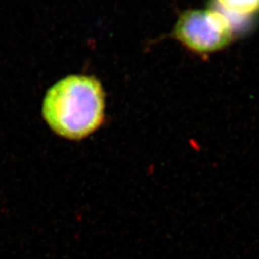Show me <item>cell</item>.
I'll use <instances>...</instances> for the list:
<instances>
[{"instance_id": "6da1fadb", "label": "cell", "mask_w": 259, "mask_h": 259, "mask_svg": "<svg viewBox=\"0 0 259 259\" xmlns=\"http://www.w3.org/2000/svg\"><path fill=\"white\" fill-rule=\"evenodd\" d=\"M106 94L102 83L89 75H69L46 93L41 113L57 136L80 140L91 136L105 120Z\"/></svg>"}, {"instance_id": "7a4b0ae2", "label": "cell", "mask_w": 259, "mask_h": 259, "mask_svg": "<svg viewBox=\"0 0 259 259\" xmlns=\"http://www.w3.org/2000/svg\"><path fill=\"white\" fill-rule=\"evenodd\" d=\"M233 35L232 20L216 8L185 11L173 30L180 44L200 55L222 50L232 42Z\"/></svg>"}, {"instance_id": "3957f363", "label": "cell", "mask_w": 259, "mask_h": 259, "mask_svg": "<svg viewBox=\"0 0 259 259\" xmlns=\"http://www.w3.org/2000/svg\"><path fill=\"white\" fill-rule=\"evenodd\" d=\"M215 7L229 19H249L259 12V0H214Z\"/></svg>"}]
</instances>
